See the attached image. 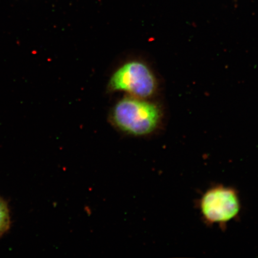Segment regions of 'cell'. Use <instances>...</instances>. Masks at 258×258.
Returning <instances> with one entry per match:
<instances>
[{"instance_id":"3","label":"cell","mask_w":258,"mask_h":258,"mask_svg":"<svg viewBox=\"0 0 258 258\" xmlns=\"http://www.w3.org/2000/svg\"><path fill=\"white\" fill-rule=\"evenodd\" d=\"M108 88L111 92L149 99L156 94L158 83L151 68L143 61L135 59L116 69L109 80Z\"/></svg>"},{"instance_id":"1","label":"cell","mask_w":258,"mask_h":258,"mask_svg":"<svg viewBox=\"0 0 258 258\" xmlns=\"http://www.w3.org/2000/svg\"><path fill=\"white\" fill-rule=\"evenodd\" d=\"M163 117L162 110L154 102L127 95L116 102L109 115L116 129L135 137L156 134L162 126Z\"/></svg>"},{"instance_id":"4","label":"cell","mask_w":258,"mask_h":258,"mask_svg":"<svg viewBox=\"0 0 258 258\" xmlns=\"http://www.w3.org/2000/svg\"><path fill=\"white\" fill-rule=\"evenodd\" d=\"M10 222L11 218L7 203L0 198V236L9 230Z\"/></svg>"},{"instance_id":"2","label":"cell","mask_w":258,"mask_h":258,"mask_svg":"<svg viewBox=\"0 0 258 258\" xmlns=\"http://www.w3.org/2000/svg\"><path fill=\"white\" fill-rule=\"evenodd\" d=\"M197 207L206 225H218L224 230L229 222L238 219L241 211L239 192L233 186L210 187L197 201Z\"/></svg>"}]
</instances>
